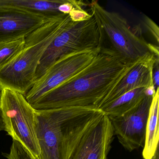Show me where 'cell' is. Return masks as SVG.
<instances>
[{
	"label": "cell",
	"instance_id": "cell-4",
	"mask_svg": "<svg viewBox=\"0 0 159 159\" xmlns=\"http://www.w3.org/2000/svg\"><path fill=\"white\" fill-rule=\"evenodd\" d=\"M101 44V32L93 16L81 22L70 20L46 48L37 68L35 81L63 57L98 49Z\"/></svg>",
	"mask_w": 159,
	"mask_h": 159
},
{
	"label": "cell",
	"instance_id": "cell-14",
	"mask_svg": "<svg viewBox=\"0 0 159 159\" xmlns=\"http://www.w3.org/2000/svg\"><path fill=\"white\" fill-rule=\"evenodd\" d=\"M146 87H139L124 94L99 109L108 117L120 116L135 107L147 95Z\"/></svg>",
	"mask_w": 159,
	"mask_h": 159
},
{
	"label": "cell",
	"instance_id": "cell-7",
	"mask_svg": "<svg viewBox=\"0 0 159 159\" xmlns=\"http://www.w3.org/2000/svg\"><path fill=\"white\" fill-rule=\"evenodd\" d=\"M101 50L73 53L57 60L25 94L28 102L32 105L43 95L78 74L94 60Z\"/></svg>",
	"mask_w": 159,
	"mask_h": 159
},
{
	"label": "cell",
	"instance_id": "cell-12",
	"mask_svg": "<svg viewBox=\"0 0 159 159\" xmlns=\"http://www.w3.org/2000/svg\"><path fill=\"white\" fill-rule=\"evenodd\" d=\"M66 0H0V7L19 9L30 13L53 18L63 14L59 6Z\"/></svg>",
	"mask_w": 159,
	"mask_h": 159
},
{
	"label": "cell",
	"instance_id": "cell-21",
	"mask_svg": "<svg viewBox=\"0 0 159 159\" xmlns=\"http://www.w3.org/2000/svg\"><path fill=\"white\" fill-rule=\"evenodd\" d=\"M152 159H159V151L158 150L156 152V153H155V155L154 156L152 157Z\"/></svg>",
	"mask_w": 159,
	"mask_h": 159
},
{
	"label": "cell",
	"instance_id": "cell-18",
	"mask_svg": "<svg viewBox=\"0 0 159 159\" xmlns=\"http://www.w3.org/2000/svg\"><path fill=\"white\" fill-rule=\"evenodd\" d=\"M71 21L73 22H81L89 19L92 15L85 11L83 8H76L69 14Z\"/></svg>",
	"mask_w": 159,
	"mask_h": 159
},
{
	"label": "cell",
	"instance_id": "cell-8",
	"mask_svg": "<svg viewBox=\"0 0 159 159\" xmlns=\"http://www.w3.org/2000/svg\"><path fill=\"white\" fill-rule=\"evenodd\" d=\"M153 96H146L135 107L120 116H107L114 135L128 151L144 147L146 127Z\"/></svg>",
	"mask_w": 159,
	"mask_h": 159
},
{
	"label": "cell",
	"instance_id": "cell-11",
	"mask_svg": "<svg viewBox=\"0 0 159 159\" xmlns=\"http://www.w3.org/2000/svg\"><path fill=\"white\" fill-rule=\"evenodd\" d=\"M51 19L19 9L0 7V42L25 38Z\"/></svg>",
	"mask_w": 159,
	"mask_h": 159
},
{
	"label": "cell",
	"instance_id": "cell-15",
	"mask_svg": "<svg viewBox=\"0 0 159 159\" xmlns=\"http://www.w3.org/2000/svg\"><path fill=\"white\" fill-rule=\"evenodd\" d=\"M25 38L0 42V68L12 61L25 47Z\"/></svg>",
	"mask_w": 159,
	"mask_h": 159
},
{
	"label": "cell",
	"instance_id": "cell-19",
	"mask_svg": "<svg viewBox=\"0 0 159 159\" xmlns=\"http://www.w3.org/2000/svg\"><path fill=\"white\" fill-rule=\"evenodd\" d=\"M152 80L153 86L155 90L159 88V57L156 58L152 70Z\"/></svg>",
	"mask_w": 159,
	"mask_h": 159
},
{
	"label": "cell",
	"instance_id": "cell-3",
	"mask_svg": "<svg viewBox=\"0 0 159 159\" xmlns=\"http://www.w3.org/2000/svg\"><path fill=\"white\" fill-rule=\"evenodd\" d=\"M70 20L69 15H61L25 37L23 50L0 68V92L9 89L25 95L35 83L36 71L46 48Z\"/></svg>",
	"mask_w": 159,
	"mask_h": 159
},
{
	"label": "cell",
	"instance_id": "cell-6",
	"mask_svg": "<svg viewBox=\"0 0 159 159\" xmlns=\"http://www.w3.org/2000/svg\"><path fill=\"white\" fill-rule=\"evenodd\" d=\"M36 110L21 93L9 89L0 92V115L4 131L37 159L40 149L36 133Z\"/></svg>",
	"mask_w": 159,
	"mask_h": 159
},
{
	"label": "cell",
	"instance_id": "cell-9",
	"mask_svg": "<svg viewBox=\"0 0 159 159\" xmlns=\"http://www.w3.org/2000/svg\"><path fill=\"white\" fill-rule=\"evenodd\" d=\"M113 136L110 121L103 113L84 134L70 159H107Z\"/></svg>",
	"mask_w": 159,
	"mask_h": 159
},
{
	"label": "cell",
	"instance_id": "cell-2",
	"mask_svg": "<svg viewBox=\"0 0 159 159\" xmlns=\"http://www.w3.org/2000/svg\"><path fill=\"white\" fill-rule=\"evenodd\" d=\"M103 113L81 107L36 110L37 159H70L84 134Z\"/></svg>",
	"mask_w": 159,
	"mask_h": 159
},
{
	"label": "cell",
	"instance_id": "cell-20",
	"mask_svg": "<svg viewBox=\"0 0 159 159\" xmlns=\"http://www.w3.org/2000/svg\"><path fill=\"white\" fill-rule=\"evenodd\" d=\"M2 131H4V126H3L2 119L0 115V132Z\"/></svg>",
	"mask_w": 159,
	"mask_h": 159
},
{
	"label": "cell",
	"instance_id": "cell-13",
	"mask_svg": "<svg viewBox=\"0 0 159 159\" xmlns=\"http://www.w3.org/2000/svg\"><path fill=\"white\" fill-rule=\"evenodd\" d=\"M159 88L152 98L146 127V137L142 156L144 159H152L158 150L159 139Z\"/></svg>",
	"mask_w": 159,
	"mask_h": 159
},
{
	"label": "cell",
	"instance_id": "cell-16",
	"mask_svg": "<svg viewBox=\"0 0 159 159\" xmlns=\"http://www.w3.org/2000/svg\"><path fill=\"white\" fill-rule=\"evenodd\" d=\"M2 154L7 159H35L21 143L14 139L10 152Z\"/></svg>",
	"mask_w": 159,
	"mask_h": 159
},
{
	"label": "cell",
	"instance_id": "cell-17",
	"mask_svg": "<svg viewBox=\"0 0 159 159\" xmlns=\"http://www.w3.org/2000/svg\"><path fill=\"white\" fill-rule=\"evenodd\" d=\"M143 22L147 30L152 35L158 45L159 41V29L158 26L152 20L146 16H144Z\"/></svg>",
	"mask_w": 159,
	"mask_h": 159
},
{
	"label": "cell",
	"instance_id": "cell-1",
	"mask_svg": "<svg viewBox=\"0 0 159 159\" xmlns=\"http://www.w3.org/2000/svg\"><path fill=\"white\" fill-rule=\"evenodd\" d=\"M134 63H127L112 50L101 48L90 65L31 106L37 110L69 107L98 110L103 99Z\"/></svg>",
	"mask_w": 159,
	"mask_h": 159
},
{
	"label": "cell",
	"instance_id": "cell-10",
	"mask_svg": "<svg viewBox=\"0 0 159 159\" xmlns=\"http://www.w3.org/2000/svg\"><path fill=\"white\" fill-rule=\"evenodd\" d=\"M158 57L152 53H148L138 59L103 99L98 109L131 90L154 86L152 70Z\"/></svg>",
	"mask_w": 159,
	"mask_h": 159
},
{
	"label": "cell",
	"instance_id": "cell-5",
	"mask_svg": "<svg viewBox=\"0 0 159 159\" xmlns=\"http://www.w3.org/2000/svg\"><path fill=\"white\" fill-rule=\"evenodd\" d=\"M91 14L95 19L101 32V42L107 39L110 50L127 63H134L148 53H152V44L148 43L130 29L125 18L119 14L105 10L98 2L90 4Z\"/></svg>",
	"mask_w": 159,
	"mask_h": 159
}]
</instances>
